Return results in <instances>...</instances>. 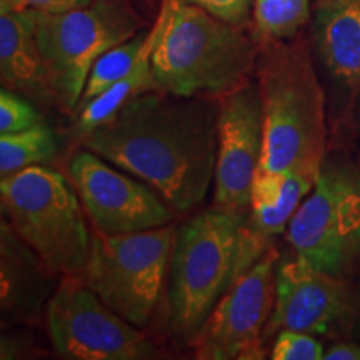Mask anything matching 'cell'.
<instances>
[{"label": "cell", "mask_w": 360, "mask_h": 360, "mask_svg": "<svg viewBox=\"0 0 360 360\" xmlns=\"http://www.w3.org/2000/svg\"><path fill=\"white\" fill-rule=\"evenodd\" d=\"M214 97L150 90L84 137V146L141 179L177 212L205 200L217 160Z\"/></svg>", "instance_id": "6da1fadb"}, {"label": "cell", "mask_w": 360, "mask_h": 360, "mask_svg": "<svg viewBox=\"0 0 360 360\" xmlns=\"http://www.w3.org/2000/svg\"><path fill=\"white\" fill-rule=\"evenodd\" d=\"M255 70L264 110L260 167L315 180L326 162V94L309 52L282 40L260 44Z\"/></svg>", "instance_id": "7a4b0ae2"}, {"label": "cell", "mask_w": 360, "mask_h": 360, "mask_svg": "<svg viewBox=\"0 0 360 360\" xmlns=\"http://www.w3.org/2000/svg\"><path fill=\"white\" fill-rule=\"evenodd\" d=\"M167 22L152 57L155 90L182 97H224L249 82L260 44L188 0H164Z\"/></svg>", "instance_id": "3957f363"}, {"label": "cell", "mask_w": 360, "mask_h": 360, "mask_svg": "<svg viewBox=\"0 0 360 360\" xmlns=\"http://www.w3.org/2000/svg\"><path fill=\"white\" fill-rule=\"evenodd\" d=\"M0 200L12 231L45 267L62 276L82 274L92 237L72 180L53 169L32 165L2 177Z\"/></svg>", "instance_id": "277c9868"}, {"label": "cell", "mask_w": 360, "mask_h": 360, "mask_svg": "<svg viewBox=\"0 0 360 360\" xmlns=\"http://www.w3.org/2000/svg\"><path fill=\"white\" fill-rule=\"evenodd\" d=\"M245 217L214 209L175 231L169 269V321L180 339H193L236 276Z\"/></svg>", "instance_id": "5b68a950"}, {"label": "cell", "mask_w": 360, "mask_h": 360, "mask_svg": "<svg viewBox=\"0 0 360 360\" xmlns=\"http://www.w3.org/2000/svg\"><path fill=\"white\" fill-rule=\"evenodd\" d=\"M35 35L57 103L79 109L90 69L102 53L143 32L147 22L130 0H92L62 13L34 11Z\"/></svg>", "instance_id": "8992f818"}, {"label": "cell", "mask_w": 360, "mask_h": 360, "mask_svg": "<svg viewBox=\"0 0 360 360\" xmlns=\"http://www.w3.org/2000/svg\"><path fill=\"white\" fill-rule=\"evenodd\" d=\"M174 238L170 224L130 233L97 231L80 277L117 315L135 327H146L167 278Z\"/></svg>", "instance_id": "52a82bcc"}, {"label": "cell", "mask_w": 360, "mask_h": 360, "mask_svg": "<svg viewBox=\"0 0 360 360\" xmlns=\"http://www.w3.org/2000/svg\"><path fill=\"white\" fill-rule=\"evenodd\" d=\"M297 257L340 277L360 259V169L323 162L287 227Z\"/></svg>", "instance_id": "ba28073f"}, {"label": "cell", "mask_w": 360, "mask_h": 360, "mask_svg": "<svg viewBox=\"0 0 360 360\" xmlns=\"http://www.w3.org/2000/svg\"><path fill=\"white\" fill-rule=\"evenodd\" d=\"M47 328L57 354L69 360H143L155 357L139 327L117 315L85 285L64 276L47 302Z\"/></svg>", "instance_id": "9c48e42d"}, {"label": "cell", "mask_w": 360, "mask_h": 360, "mask_svg": "<svg viewBox=\"0 0 360 360\" xmlns=\"http://www.w3.org/2000/svg\"><path fill=\"white\" fill-rule=\"evenodd\" d=\"M277 252L262 259L231 283L193 337L199 360L262 359L264 335L276 304Z\"/></svg>", "instance_id": "30bf717a"}, {"label": "cell", "mask_w": 360, "mask_h": 360, "mask_svg": "<svg viewBox=\"0 0 360 360\" xmlns=\"http://www.w3.org/2000/svg\"><path fill=\"white\" fill-rule=\"evenodd\" d=\"M69 175L98 232L130 233L172 222V210L154 188L134 180L122 169L110 167L87 148L72 155Z\"/></svg>", "instance_id": "8fae6325"}, {"label": "cell", "mask_w": 360, "mask_h": 360, "mask_svg": "<svg viewBox=\"0 0 360 360\" xmlns=\"http://www.w3.org/2000/svg\"><path fill=\"white\" fill-rule=\"evenodd\" d=\"M264 155V110L257 85L247 82L219 103L215 205L240 217L250 210V192Z\"/></svg>", "instance_id": "7c38bea8"}, {"label": "cell", "mask_w": 360, "mask_h": 360, "mask_svg": "<svg viewBox=\"0 0 360 360\" xmlns=\"http://www.w3.org/2000/svg\"><path fill=\"white\" fill-rule=\"evenodd\" d=\"M347 312V290L340 277L295 257L276 270V304L265 337L283 328L326 334ZM265 342V340H264Z\"/></svg>", "instance_id": "4fadbf2b"}, {"label": "cell", "mask_w": 360, "mask_h": 360, "mask_svg": "<svg viewBox=\"0 0 360 360\" xmlns=\"http://www.w3.org/2000/svg\"><path fill=\"white\" fill-rule=\"evenodd\" d=\"M0 77L4 87L40 105L57 102L35 35L34 8L0 11Z\"/></svg>", "instance_id": "5bb4252c"}, {"label": "cell", "mask_w": 360, "mask_h": 360, "mask_svg": "<svg viewBox=\"0 0 360 360\" xmlns=\"http://www.w3.org/2000/svg\"><path fill=\"white\" fill-rule=\"evenodd\" d=\"M314 39L322 65L340 87H360V0H319Z\"/></svg>", "instance_id": "9a60e30c"}, {"label": "cell", "mask_w": 360, "mask_h": 360, "mask_svg": "<svg viewBox=\"0 0 360 360\" xmlns=\"http://www.w3.org/2000/svg\"><path fill=\"white\" fill-rule=\"evenodd\" d=\"M165 22H167V6L162 0L160 11L157 13V19L152 25V29L147 32L146 44H143L142 53L139 57L137 64L127 77L112 85L92 101L79 107V115L75 120L74 132L85 137L92 130L101 127L107 120H110L117 112H119L125 103H129L132 98L142 96V94L155 90L154 82V70H152V57L159 42L162 32H164Z\"/></svg>", "instance_id": "2e32d148"}, {"label": "cell", "mask_w": 360, "mask_h": 360, "mask_svg": "<svg viewBox=\"0 0 360 360\" xmlns=\"http://www.w3.org/2000/svg\"><path fill=\"white\" fill-rule=\"evenodd\" d=\"M2 312L4 315H35L42 304L45 264L39 255L12 231L2 224Z\"/></svg>", "instance_id": "e0dca14e"}, {"label": "cell", "mask_w": 360, "mask_h": 360, "mask_svg": "<svg viewBox=\"0 0 360 360\" xmlns=\"http://www.w3.org/2000/svg\"><path fill=\"white\" fill-rule=\"evenodd\" d=\"M57 154L56 132L39 124L22 132L0 135V174L7 177L20 169L44 165Z\"/></svg>", "instance_id": "ac0fdd59"}, {"label": "cell", "mask_w": 360, "mask_h": 360, "mask_svg": "<svg viewBox=\"0 0 360 360\" xmlns=\"http://www.w3.org/2000/svg\"><path fill=\"white\" fill-rule=\"evenodd\" d=\"M310 17V0H254L252 24L259 44L294 37Z\"/></svg>", "instance_id": "d6986e66"}, {"label": "cell", "mask_w": 360, "mask_h": 360, "mask_svg": "<svg viewBox=\"0 0 360 360\" xmlns=\"http://www.w3.org/2000/svg\"><path fill=\"white\" fill-rule=\"evenodd\" d=\"M147 32H139L135 37L125 40V42L115 45L110 51L102 53L97 58L96 64L90 69L87 84H85L82 98H80V105L92 101L103 90H107L112 85L127 77L130 70L137 64L139 57H141L143 44H146Z\"/></svg>", "instance_id": "ffe728a7"}, {"label": "cell", "mask_w": 360, "mask_h": 360, "mask_svg": "<svg viewBox=\"0 0 360 360\" xmlns=\"http://www.w3.org/2000/svg\"><path fill=\"white\" fill-rule=\"evenodd\" d=\"M39 124H44V119L32 103L4 87L0 92V135L22 132Z\"/></svg>", "instance_id": "44dd1931"}, {"label": "cell", "mask_w": 360, "mask_h": 360, "mask_svg": "<svg viewBox=\"0 0 360 360\" xmlns=\"http://www.w3.org/2000/svg\"><path fill=\"white\" fill-rule=\"evenodd\" d=\"M323 352L322 344L312 334L283 328L278 332L270 357L274 360H321Z\"/></svg>", "instance_id": "7402d4cb"}, {"label": "cell", "mask_w": 360, "mask_h": 360, "mask_svg": "<svg viewBox=\"0 0 360 360\" xmlns=\"http://www.w3.org/2000/svg\"><path fill=\"white\" fill-rule=\"evenodd\" d=\"M188 2L195 4L229 24L244 27L254 7V0H188Z\"/></svg>", "instance_id": "603a6c76"}, {"label": "cell", "mask_w": 360, "mask_h": 360, "mask_svg": "<svg viewBox=\"0 0 360 360\" xmlns=\"http://www.w3.org/2000/svg\"><path fill=\"white\" fill-rule=\"evenodd\" d=\"M92 0H27L29 8L49 13H62L74 11V8L85 7Z\"/></svg>", "instance_id": "cb8c5ba5"}, {"label": "cell", "mask_w": 360, "mask_h": 360, "mask_svg": "<svg viewBox=\"0 0 360 360\" xmlns=\"http://www.w3.org/2000/svg\"><path fill=\"white\" fill-rule=\"evenodd\" d=\"M326 360H360V345L349 344V342H339L330 345L323 352Z\"/></svg>", "instance_id": "d4e9b609"}, {"label": "cell", "mask_w": 360, "mask_h": 360, "mask_svg": "<svg viewBox=\"0 0 360 360\" xmlns=\"http://www.w3.org/2000/svg\"><path fill=\"white\" fill-rule=\"evenodd\" d=\"M6 8H29L27 0H0V11Z\"/></svg>", "instance_id": "484cf974"}]
</instances>
